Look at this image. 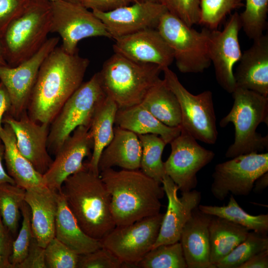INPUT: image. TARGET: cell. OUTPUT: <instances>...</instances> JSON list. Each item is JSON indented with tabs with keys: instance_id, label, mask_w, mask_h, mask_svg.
I'll return each instance as SVG.
<instances>
[{
	"instance_id": "52a82bcc",
	"label": "cell",
	"mask_w": 268,
	"mask_h": 268,
	"mask_svg": "<svg viewBox=\"0 0 268 268\" xmlns=\"http://www.w3.org/2000/svg\"><path fill=\"white\" fill-rule=\"evenodd\" d=\"M106 97L98 72L83 82L50 124L47 145L49 153L55 155L78 127L89 128L96 110Z\"/></svg>"
},
{
	"instance_id": "f6af8a7d",
	"label": "cell",
	"mask_w": 268,
	"mask_h": 268,
	"mask_svg": "<svg viewBox=\"0 0 268 268\" xmlns=\"http://www.w3.org/2000/svg\"><path fill=\"white\" fill-rule=\"evenodd\" d=\"M89 9L109 11L124 6L139 0H75Z\"/></svg>"
},
{
	"instance_id": "5bb4252c",
	"label": "cell",
	"mask_w": 268,
	"mask_h": 268,
	"mask_svg": "<svg viewBox=\"0 0 268 268\" xmlns=\"http://www.w3.org/2000/svg\"><path fill=\"white\" fill-rule=\"evenodd\" d=\"M60 39L57 37L48 38L36 53L15 67L0 66V81L5 87L11 102L7 114L17 119L27 110L40 67L58 46Z\"/></svg>"
},
{
	"instance_id": "8fae6325",
	"label": "cell",
	"mask_w": 268,
	"mask_h": 268,
	"mask_svg": "<svg viewBox=\"0 0 268 268\" xmlns=\"http://www.w3.org/2000/svg\"><path fill=\"white\" fill-rule=\"evenodd\" d=\"M164 214L147 217L134 223L116 226L100 241L104 247L128 268L137 264L152 248L160 230Z\"/></svg>"
},
{
	"instance_id": "f35d334b",
	"label": "cell",
	"mask_w": 268,
	"mask_h": 268,
	"mask_svg": "<svg viewBox=\"0 0 268 268\" xmlns=\"http://www.w3.org/2000/svg\"><path fill=\"white\" fill-rule=\"evenodd\" d=\"M79 255L56 237L45 248L47 268H77Z\"/></svg>"
},
{
	"instance_id": "d6986e66",
	"label": "cell",
	"mask_w": 268,
	"mask_h": 268,
	"mask_svg": "<svg viewBox=\"0 0 268 268\" xmlns=\"http://www.w3.org/2000/svg\"><path fill=\"white\" fill-rule=\"evenodd\" d=\"M161 184L167 198L168 206L152 248L179 241L185 225L201 200V193L194 189L182 192V196L179 198L178 186L166 174Z\"/></svg>"
},
{
	"instance_id": "8992f818",
	"label": "cell",
	"mask_w": 268,
	"mask_h": 268,
	"mask_svg": "<svg viewBox=\"0 0 268 268\" xmlns=\"http://www.w3.org/2000/svg\"><path fill=\"white\" fill-rule=\"evenodd\" d=\"M51 1L31 0L0 38L7 66L15 67L27 60L47 40L51 30Z\"/></svg>"
},
{
	"instance_id": "db71d44e",
	"label": "cell",
	"mask_w": 268,
	"mask_h": 268,
	"mask_svg": "<svg viewBox=\"0 0 268 268\" xmlns=\"http://www.w3.org/2000/svg\"><path fill=\"white\" fill-rule=\"evenodd\" d=\"M51 1H54V0H50Z\"/></svg>"
},
{
	"instance_id": "b9f144b4",
	"label": "cell",
	"mask_w": 268,
	"mask_h": 268,
	"mask_svg": "<svg viewBox=\"0 0 268 268\" xmlns=\"http://www.w3.org/2000/svg\"><path fill=\"white\" fill-rule=\"evenodd\" d=\"M31 0H0V38L9 25L26 9Z\"/></svg>"
},
{
	"instance_id": "9c48e42d",
	"label": "cell",
	"mask_w": 268,
	"mask_h": 268,
	"mask_svg": "<svg viewBox=\"0 0 268 268\" xmlns=\"http://www.w3.org/2000/svg\"><path fill=\"white\" fill-rule=\"evenodd\" d=\"M162 72L165 83L179 102L181 128L197 140L214 144L218 132L211 91L205 90L193 94L183 86L169 67L163 68Z\"/></svg>"
},
{
	"instance_id": "c3c4849f",
	"label": "cell",
	"mask_w": 268,
	"mask_h": 268,
	"mask_svg": "<svg viewBox=\"0 0 268 268\" xmlns=\"http://www.w3.org/2000/svg\"><path fill=\"white\" fill-rule=\"evenodd\" d=\"M4 146L2 142H0V184L5 183L16 185L14 180L6 172L2 164L4 158Z\"/></svg>"
},
{
	"instance_id": "6da1fadb",
	"label": "cell",
	"mask_w": 268,
	"mask_h": 268,
	"mask_svg": "<svg viewBox=\"0 0 268 268\" xmlns=\"http://www.w3.org/2000/svg\"><path fill=\"white\" fill-rule=\"evenodd\" d=\"M89 60L57 46L39 69L27 112L34 121L50 125L64 104L83 82Z\"/></svg>"
},
{
	"instance_id": "ab89813d",
	"label": "cell",
	"mask_w": 268,
	"mask_h": 268,
	"mask_svg": "<svg viewBox=\"0 0 268 268\" xmlns=\"http://www.w3.org/2000/svg\"><path fill=\"white\" fill-rule=\"evenodd\" d=\"M128 268L107 249L102 247L94 251L79 255L77 268Z\"/></svg>"
},
{
	"instance_id": "816d5d0a",
	"label": "cell",
	"mask_w": 268,
	"mask_h": 268,
	"mask_svg": "<svg viewBox=\"0 0 268 268\" xmlns=\"http://www.w3.org/2000/svg\"><path fill=\"white\" fill-rule=\"evenodd\" d=\"M149 1L164 4L165 0H139V1Z\"/></svg>"
},
{
	"instance_id": "2e32d148",
	"label": "cell",
	"mask_w": 268,
	"mask_h": 268,
	"mask_svg": "<svg viewBox=\"0 0 268 268\" xmlns=\"http://www.w3.org/2000/svg\"><path fill=\"white\" fill-rule=\"evenodd\" d=\"M93 141L89 128L79 126L64 141L55 158L43 175L46 186L60 192L65 180L86 168L84 159L91 155Z\"/></svg>"
},
{
	"instance_id": "484cf974",
	"label": "cell",
	"mask_w": 268,
	"mask_h": 268,
	"mask_svg": "<svg viewBox=\"0 0 268 268\" xmlns=\"http://www.w3.org/2000/svg\"><path fill=\"white\" fill-rule=\"evenodd\" d=\"M55 237L78 255L102 247L100 240L91 237L82 230L60 192H58Z\"/></svg>"
},
{
	"instance_id": "f546056e",
	"label": "cell",
	"mask_w": 268,
	"mask_h": 268,
	"mask_svg": "<svg viewBox=\"0 0 268 268\" xmlns=\"http://www.w3.org/2000/svg\"><path fill=\"white\" fill-rule=\"evenodd\" d=\"M140 104L165 125L170 127L181 125L179 102L163 79L150 89Z\"/></svg>"
},
{
	"instance_id": "836d02e7",
	"label": "cell",
	"mask_w": 268,
	"mask_h": 268,
	"mask_svg": "<svg viewBox=\"0 0 268 268\" xmlns=\"http://www.w3.org/2000/svg\"><path fill=\"white\" fill-rule=\"evenodd\" d=\"M136 268H187V265L178 241L151 249L137 264Z\"/></svg>"
},
{
	"instance_id": "cb8c5ba5",
	"label": "cell",
	"mask_w": 268,
	"mask_h": 268,
	"mask_svg": "<svg viewBox=\"0 0 268 268\" xmlns=\"http://www.w3.org/2000/svg\"><path fill=\"white\" fill-rule=\"evenodd\" d=\"M142 148L137 134L119 127L102 151L99 161V172L117 166L126 170L140 168Z\"/></svg>"
},
{
	"instance_id": "bcb514c9",
	"label": "cell",
	"mask_w": 268,
	"mask_h": 268,
	"mask_svg": "<svg viewBox=\"0 0 268 268\" xmlns=\"http://www.w3.org/2000/svg\"><path fill=\"white\" fill-rule=\"evenodd\" d=\"M268 250L260 252L251 257L239 268H268Z\"/></svg>"
},
{
	"instance_id": "7c38bea8",
	"label": "cell",
	"mask_w": 268,
	"mask_h": 268,
	"mask_svg": "<svg viewBox=\"0 0 268 268\" xmlns=\"http://www.w3.org/2000/svg\"><path fill=\"white\" fill-rule=\"evenodd\" d=\"M268 172V153H251L240 155L217 164L212 174L211 192L219 201L229 193L248 196L255 181Z\"/></svg>"
},
{
	"instance_id": "7bdbcfd3",
	"label": "cell",
	"mask_w": 268,
	"mask_h": 268,
	"mask_svg": "<svg viewBox=\"0 0 268 268\" xmlns=\"http://www.w3.org/2000/svg\"><path fill=\"white\" fill-rule=\"evenodd\" d=\"M16 268H47L45 248L40 246L33 237L26 257Z\"/></svg>"
},
{
	"instance_id": "d4e9b609",
	"label": "cell",
	"mask_w": 268,
	"mask_h": 268,
	"mask_svg": "<svg viewBox=\"0 0 268 268\" xmlns=\"http://www.w3.org/2000/svg\"><path fill=\"white\" fill-rule=\"evenodd\" d=\"M0 138L4 146V159L7 173L15 184L25 190L47 187L43 175L19 151L13 131L8 124H3Z\"/></svg>"
},
{
	"instance_id": "f5cc1de1",
	"label": "cell",
	"mask_w": 268,
	"mask_h": 268,
	"mask_svg": "<svg viewBox=\"0 0 268 268\" xmlns=\"http://www.w3.org/2000/svg\"><path fill=\"white\" fill-rule=\"evenodd\" d=\"M65 0L74 1L75 0Z\"/></svg>"
},
{
	"instance_id": "1f68e13d",
	"label": "cell",
	"mask_w": 268,
	"mask_h": 268,
	"mask_svg": "<svg viewBox=\"0 0 268 268\" xmlns=\"http://www.w3.org/2000/svg\"><path fill=\"white\" fill-rule=\"evenodd\" d=\"M141 148V171L149 177L161 183L166 175L162 155L167 144L159 135L155 134L137 135Z\"/></svg>"
},
{
	"instance_id": "e0dca14e",
	"label": "cell",
	"mask_w": 268,
	"mask_h": 268,
	"mask_svg": "<svg viewBox=\"0 0 268 268\" xmlns=\"http://www.w3.org/2000/svg\"><path fill=\"white\" fill-rule=\"evenodd\" d=\"M92 11L114 39L144 29L156 28L160 17L167 9L163 4L141 1L109 11Z\"/></svg>"
},
{
	"instance_id": "44dd1931",
	"label": "cell",
	"mask_w": 268,
	"mask_h": 268,
	"mask_svg": "<svg viewBox=\"0 0 268 268\" xmlns=\"http://www.w3.org/2000/svg\"><path fill=\"white\" fill-rule=\"evenodd\" d=\"M234 73L236 87L268 96V36L254 40L241 56Z\"/></svg>"
},
{
	"instance_id": "ee69618b",
	"label": "cell",
	"mask_w": 268,
	"mask_h": 268,
	"mask_svg": "<svg viewBox=\"0 0 268 268\" xmlns=\"http://www.w3.org/2000/svg\"><path fill=\"white\" fill-rule=\"evenodd\" d=\"M12 242L11 235L4 226L0 215V268H11L9 258Z\"/></svg>"
},
{
	"instance_id": "60d3db41",
	"label": "cell",
	"mask_w": 268,
	"mask_h": 268,
	"mask_svg": "<svg viewBox=\"0 0 268 268\" xmlns=\"http://www.w3.org/2000/svg\"><path fill=\"white\" fill-rule=\"evenodd\" d=\"M167 11L190 27L200 23V0H165Z\"/></svg>"
},
{
	"instance_id": "d590c367",
	"label": "cell",
	"mask_w": 268,
	"mask_h": 268,
	"mask_svg": "<svg viewBox=\"0 0 268 268\" xmlns=\"http://www.w3.org/2000/svg\"><path fill=\"white\" fill-rule=\"evenodd\" d=\"M245 6L239 14L241 28L254 40L262 36L266 28L268 0H246Z\"/></svg>"
},
{
	"instance_id": "ba28073f",
	"label": "cell",
	"mask_w": 268,
	"mask_h": 268,
	"mask_svg": "<svg viewBox=\"0 0 268 268\" xmlns=\"http://www.w3.org/2000/svg\"><path fill=\"white\" fill-rule=\"evenodd\" d=\"M156 29L172 50L180 72H202L210 66V29L205 27L198 31L168 11L160 17Z\"/></svg>"
},
{
	"instance_id": "83f0119b",
	"label": "cell",
	"mask_w": 268,
	"mask_h": 268,
	"mask_svg": "<svg viewBox=\"0 0 268 268\" xmlns=\"http://www.w3.org/2000/svg\"><path fill=\"white\" fill-rule=\"evenodd\" d=\"M118 110L114 101L106 96L96 110L89 127L93 147L90 159L86 164L87 168L96 175H100L98 163L100 155L114 136Z\"/></svg>"
},
{
	"instance_id": "7402d4cb",
	"label": "cell",
	"mask_w": 268,
	"mask_h": 268,
	"mask_svg": "<svg viewBox=\"0 0 268 268\" xmlns=\"http://www.w3.org/2000/svg\"><path fill=\"white\" fill-rule=\"evenodd\" d=\"M212 216L197 207L182 230L179 242L187 268H216L209 258L208 228Z\"/></svg>"
},
{
	"instance_id": "f1b7e54d",
	"label": "cell",
	"mask_w": 268,
	"mask_h": 268,
	"mask_svg": "<svg viewBox=\"0 0 268 268\" xmlns=\"http://www.w3.org/2000/svg\"><path fill=\"white\" fill-rule=\"evenodd\" d=\"M208 230L210 261L215 267L244 241L249 232L244 226L214 216L211 217Z\"/></svg>"
},
{
	"instance_id": "4dcf8cb0",
	"label": "cell",
	"mask_w": 268,
	"mask_h": 268,
	"mask_svg": "<svg viewBox=\"0 0 268 268\" xmlns=\"http://www.w3.org/2000/svg\"><path fill=\"white\" fill-rule=\"evenodd\" d=\"M202 212L227 219L247 228L249 230L266 235L268 232V215H253L246 212L238 204L233 195L227 205L223 206L199 204Z\"/></svg>"
},
{
	"instance_id": "9a60e30c",
	"label": "cell",
	"mask_w": 268,
	"mask_h": 268,
	"mask_svg": "<svg viewBox=\"0 0 268 268\" xmlns=\"http://www.w3.org/2000/svg\"><path fill=\"white\" fill-rule=\"evenodd\" d=\"M239 14L231 15L222 31L210 30L208 52L216 80L226 91L232 93L236 88L233 67L242 53L239 41L241 29Z\"/></svg>"
},
{
	"instance_id": "277c9868",
	"label": "cell",
	"mask_w": 268,
	"mask_h": 268,
	"mask_svg": "<svg viewBox=\"0 0 268 268\" xmlns=\"http://www.w3.org/2000/svg\"><path fill=\"white\" fill-rule=\"evenodd\" d=\"M162 71L159 66L136 62L114 53L98 73L106 96L121 109L140 104L161 79Z\"/></svg>"
},
{
	"instance_id": "ffe728a7",
	"label": "cell",
	"mask_w": 268,
	"mask_h": 268,
	"mask_svg": "<svg viewBox=\"0 0 268 268\" xmlns=\"http://www.w3.org/2000/svg\"><path fill=\"white\" fill-rule=\"evenodd\" d=\"M114 53L134 61L169 67L172 50L156 28H148L114 39Z\"/></svg>"
},
{
	"instance_id": "7dc6e473",
	"label": "cell",
	"mask_w": 268,
	"mask_h": 268,
	"mask_svg": "<svg viewBox=\"0 0 268 268\" xmlns=\"http://www.w3.org/2000/svg\"><path fill=\"white\" fill-rule=\"evenodd\" d=\"M11 106V102L8 93L0 81V133L3 129L1 124L4 115L8 113ZM0 142H2L0 138Z\"/></svg>"
},
{
	"instance_id": "8d00e7d4",
	"label": "cell",
	"mask_w": 268,
	"mask_h": 268,
	"mask_svg": "<svg viewBox=\"0 0 268 268\" xmlns=\"http://www.w3.org/2000/svg\"><path fill=\"white\" fill-rule=\"evenodd\" d=\"M244 6L242 0H200L199 24L216 29L228 14Z\"/></svg>"
},
{
	"instance_id": "681fc988",
	"label": "cell",
	"mask_w": 268,
	"mask_h": 268,
	"mask_svg": "<svg viewBox=\"0 0 268 268\" xmlns=\"http://www.w3.org/2000/svg\"><path fill=\"white\" fill-rule=\"evenodd\" d=\"M268 185V172L259 177L255 182L252 191L258 194L262 192Z\"/></svg>"
},
{
	"instance_id": "7a4b0ae2",
	"label": "cell",
	"mask_w": 268,
	"mask_h": 268,
	"mask_svg": "<svg viewBox=\"0 0 268 268\" xmlns=\"http://www.w3.org/2000/svg\"><path fill=\"white\" fill-rule=\"evenodd\" d=\"M100 176L111 196V209L116 226L129 224L160 213L165 192L161 183L137 170L113 168Z\"/></svg>"
},
{
	"instance_id": "e575fe53",
	"label": "cell",
	"mask_w": 268,
	"mask_h": 268,
	"mask_svg": "<svg viewBox=\"0 0 268 268\" xmlns=\"http://www.w3.org/2000/svg\"><path fill=\"white\" fill-rule=\"evenodd\" d=\"M266 250H268L266 235L249 232L244 241L215 265L216 268H239L253 255Z\"/></svg>"
},
{
	"instance_id": "30bf717a",
	"label": "cell",
	"mask_w": 268,
	"mask_h": 268,
	"mask_svg": "<svg viewBox=\"0 0 268 268\" xmlns=\"http://www.w3.org/2000/svg\"><path fill=\"white\" fill-rule=\"evenodd\" d=\"M51 33H58L61 47L67 53L78 52L77 45L82 40L95 37L112 39L103 22L77 1L56 0L51 1Z\"/></svg>"
},
{
	"instance_id": "ac0fdd59",
	"label": "cell",
	"mask_w": 268,
	"mask_h": 268,
	"mask_svg": "<svg viewBox=\"0 0 268 268\" xmlns=\"http://www.w3.org/2000/svg\"><path fill=\"white\" fill-rule=\"evenodd\" d=\"M2 123L11 128L20 152L43 175L53 162L47 146L50 125L34 121L27 110L17 119L6 113Z\"/></svg>"
},
{
	"instance_id": "f907efd6",
	"label": "cell",
	"mask_w": 268,
	"mask_h": 268,
	"mask_svg": "<svg viewBox=\"0 0 268 268\" xmlns=\"http://www.w3.org/2000/svg\"><path fill=\"white\" fill-rule=\"evenodd\" d=\"M0 66H7V65L4 60L1 45L0 44Z\"/></svg>"
},
{
	"instance_id": "3957f363",
	"label": "cell",
	"mask_w": 268,
	"mask_h": 268,
	"mask_svg": "<svg viewBox=\"0 0 268 268\" xmlns=\"http://www.w3.org/2000/svg\"><path fill=\"white\" fill-rule=\"evenodd\" d=\"M60 192L79 226L88 236L101 240L116 226L111 196L100 175L86 167L67 177Z\"/></svg>"
},
{
	"instance_id": "d6a6232c",
	"label": "cell",
	"mask_w": 268,
	"mask_h": 268,
	"mask_svg": "<svg viewBox=\"0 0 268 268\" xmlns=\"http://www.w3.org/2000/svg\"><path fill=\"white\" fill-rule=\"evenodd\" d=\"M25 192V189L16 185L8 183L0 184V215L11 235L16 233Z\"/></svg>"
},
{
	"instance_id": "74e56055",
	"label": "cell",
	"mask_w": 268,
	"mask_h": 268,
	"mask_svg": "<svg viewBox=\"0 0 268 268\" xmlns=\"http://www.w3.org/2000/svg\"><path fill=\"white\" fill-rule=\"evenodd\" d=\"M21 212L22 216V225L17 238L13 241L12 253L9 258L11 268H16L24 260L33 237L31 223V211L25 201L21 207Z\"/></svg>"
},
{
	"instance_id": "4fadbf2b",
	"label": "cell",
	"mask_w": 268,
	"mask_h": 268,
	"mask_svg": "<svg viewBox=\"0 0 268 268\" xmlns=\"http://www.w3.org/2000/svg\"><path fill=\"white\" fill-rule=\"evenodd\" d=\"M197 140L181 128L179 135L170 143L171 153L164 162L166 174L182 192L196 187L197 173L215 156L212 150L201 146Z\"/></svg>"
},
{
	"instance_id": "5b68a950",
	"label": "cell",
	"mask_w": 268,
	"mask_h": 268,
	"mask_svg": "<svg viewBox=\"0 0 268 268\" xmlns=\"http://www.w3.org/2000/svg\"><path fill=\"white\" fill-rule=\"evenodd\" d=\"M232 94V107L219 123L221 127L232 123L235 129L234 142L225 156L232 158L268 148V135L262 136L256 130L261 123L268 125V96L240 87H236Z\"/></svg>"
},
{
	"instance_id": "603a6c76",
	"label": "cell",
	"mask_w": 268,
	"mask_h": 268,
	"mask_svg": "<svg viewBox=\"0 0 268 268\" xmlns=\"http://www.w3.org/2000/svg\"><path fill=\"white\" fill-rule=\"evenodd\" d=\"M58 192L48 187L25 192V201L31 211L33 237L44 248L55 236Z\"/></svg>"
},
{
	"instance_id": "4316f807",
	"label": "cell",
	"mask_w": 268,
	"mask_h": 268,
	"mask_svg": "<svg viewBox=\"0 0 268 268\" xmlns=\"http://www.w3.org/2000/svg\"><path fill=\"white\" fill-rule=\"evenodd\" d=\"M116 126L133 132L137 135L155 134L167 144L181 133V126H167L157 119L141 104L118 109L115 122Z\"/></svg>"
}]
</instances>
